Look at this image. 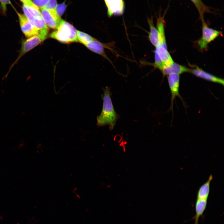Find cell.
<instances>
[{
  "label": "cell",
  "instance_id": "cell-13",
  "mask_svg": "<svg viewBox=\"0 0 224 224\" xmlns=\"http://www.w3.org/2000/svg\"><path fill=\"white\" fill-rule=\"evenodd\" d=\"M22 8L24 14L30 22L36 28L40 31L49 30L48 27L42 17H35L31 15L28 12L24 5H23Z\"/></svg>",
  "mask_w": 224,
  "mask_h": 224
},
{
  "label": "cell",
  "instance_id": "cell-8",
  "mask_svg": "<svg viewBox=\"0 0 224 224\" xmlns=\"http://www.w3.org/2000/svg\"><path fill=\"white\" fill-rule=\"evenodd\" d=\"M107 8V15L109 17L113 16L122 15L125 9L124 0H104Z\"/></svg>",
  "mask_w": 224,
  "mask_h": 224
},
{
  "label": "cell",
  "instance_id": "cell-12",
  "mask_svg": "<svg viewBox=\"0 0 224 224\" xmlns=\"http://www.w3.org/2000/svg\"><path fill=\"white\" fill-rule=\"evenodd\" d=\"M190 68L174 62L169 66H163L161 71L165 76L172 73L179 75L185 72H190Z\"/></svg>",
  "mask_w": 224,
  "mask_h": 224
},
{
  "label": "cell",
  "instance_id": "cell-10",
  "mask_svg": "<svg viewBox=\"0 0 224 224\" xmlns=\"http://www.w3.org/2000/svg\"><path fill=\"white\" fill-rule=\"evenodd\" d=\"M165 22L164 16H159L156 22V28L158 32L159 44L156 48L158 49H167L165 32Z\"/></svg>",
  "mask_w": 224,
  "mask_h": 224
},
{
  "label": "cell",
  "instance_id": "cell-22",
  "mask_svg": "<svg viewBox=\"0 0 224 224\" xmlns=\"http://www.w3.org/2000/svg\"><path fill=\"white\" fill-rule=\"evenodd\" d=\"M33 3L41 9L45 6L50 0H31Z\"/></svg>",
  "mask_w": 224,
  "mask_h": 224
},
{
  "label": "cell",
  "instance_id": "cell-16",
  "mask_svg": "<svg viewBox=\"0 0 224 224\" xmlns=\"http://www.w3.org/2000/svg\"><path fill=\"white\" fill-rule=\"evenodd\" d=\"M213 178L212 175L209 176L208 180L199 188L197 194V199H207L210 191V185Z\"/></svg>",
  "mask_w": 224,
  "mask_h": 224
},
{
  "label": "cell",
  "instance_id": "cell-24",
  "mask_svg": "<svg viewBox=\"0 0 224 224\" xmlns=\"http://www.w3.org/2000/svg\"><path fill=\"white\" fill-rule=\"evenodd\" d=\"M23 3V5L28 6L34 7L36 6L32 2L31 0H20Z\"/></svg>",
  "mask_w": 224,
  "mask_h": 224
},
{
  "label": "cell",
  "instance_id": "cell-6",
  "mask_svg": "<svg viewBox=\"0 0 224 224\" xmlns=\"http://www.w3.org/2000/svg\"><path fill=\"white\" fill-rule=\"evenodd\" d=\"M17 14L21 30L26 37L29 38L39 34L42 31L34 26L24 14L19 13Z\"/></svg>",
  "mask_w": 224,
  "mask_h": 224
},
{
  "label": "cell",
  "instance_id": "cell-19",
  "mask_svg": "<svg viewBox=\"0 0 224 224\" xmlns=\"http://www.w3.org/2000/svg\"><path fill=\"white\" fill-rule=\"evenodd\" d=\"M0 7L2 14L6 15L7 11V5L9 4L14 8L10 0H0Z\"/></svg>",
  "mask_w": 224,
  "mask_h": 224
},
{
  "label": "cell",
  "instance_id": "cell-21",
  "mask_svg": "<svg viewBox=\"0 0 224 224\" xmlns=\"http://www.w3.org/2000/svg\"><path fill=\"white\" fill-rule=\"evenodd\" d=\"M57 6V0H50L47 4L43 8L56 11Z\"/></svg>",
  "mask_w": 224,
  "mask_h": 224
},
{
  "label": "cell",
  "instance_id": "cell-20",
  "mask_svg": "<svg viewBox=\"0 0 224 224\" xmlns=\"http://www.w3.org/2000/svg\"><path fill=\"white\" fill-rule=\"evenodd\" d=\"M154 67L159 69L161 71L163 67L162 62L157 53L155 51Z\"/></svg>",
  "mask_w": 224,
  "mask_h": 224
},
{
  "label": "cell",
  "instance_id": "cell-4",
  "mask_svg": "<svg viewBox=\"0 0 224 224\" xmlns=\"http://www.w3.org/2000/svg\"><path fill=\"white\" fill-rule=\"evenodd\" d=\"M201 20L202 23V36L198 41L197 44L201 50H206L208 44L221 35L222 32L209 27L204 18Z\"/></svg>",
  "mask_w": 224,
  "mask_h": 224
},
{
  "label": "cell",
  "instance_id": "cell-2",
  "mask_svg": "<svg viewBox=\"0 0 224 224\" xmlns=\"http://www.w3.org/2000/svg\"><path fill=\"white\" fill-rule=\"evenodd\" d=\"M49 37L64 43L78 42L77 30L71 24L63 20L58 29L51 33Z\"/></svg>",
  "mask_w": 224,
  "mask_h": 224
},
{
  "label": "cell",
  "instance_id": "cell-23",
  "mask_svg": "<svg viewBox=\"0 0 224 224\" xmlns=\"http://www.w3.org/2000/svg\"><path fill=\"white\" fill-rule=\"evenodd\" d=\"M67 6L64 2L57 5L56 9L57 12L60 16L63 14L66 10Z\"/></svg>",
  "mask_w": 224,
  "mask_h": 224
},
{
  "label": "cell",
  "instance_id": "cell-5",
  "mask_svg": "<svg viewBox=\"0 0 224 224\" xmlns=\"http://www.w3.org/2000/svg\"><path fill=\"white\" fill-rule=\"evenodd\" d=\"M42 19L46 26L50 28L56 30L59 26L62 21L57 11L41 9Z\"/></svg>",
  "mask_w": 224,
  "mask_h": 224
},
{
  "label": "cell",
  "instance_id": "cell-17",
  "mask_svg": "<svg viewBox=\"0 0 224 224\" xmlns=\"http://www.w3.org/2000/svg\"><path fill=\"white\" fill-rule=\"evenodd\" d=\"M194 4L199 14L200 20L204 18V14L211 13L210 7L205 5L201 0H190Z\"/></svg>",
  "mask_w": 224,
  "mask_h": 224
},
{
  "label": "cell",
  "instance_id": "cell-1",
  "mask_svg": "<svg viewBox=\"0 0 224 224\" xmlns=\"http://www.w3.org/2000/svg\"><path fill=\"white\" fill-rule=\"evenodd\" d=\"M110 88L106 86L103 89L104 93L102 96L103 100L102 108L100 114L97 117V124L98 127L108 125L110 129L112 130L119 116L114 108L111 99L112 93Z\"/></svg>",
  "mask_w": 224,
  "mask_h": 224
},
{
  "label": "cell",
  "instance_id": "cell-15",
  "mask_svg": "<svg viewBox=\"0 0 224 224\" xmlns=\"http://www.w3.org/2000/svg\"><path fill=\"white\" fill-rule=\"evenodd\" d=\"M207 199H197L195 204V214L193 217L194 224H198L199 217L202 216L207 205Z\"/></svg>",
  "mask_w": 224,
  "mask_h": 224
},
{
  "label": "cell",
  "instance_id": "cell-18",
  "mask_svg": "<svg viewBox=\"0 0 224 224\" xmlns=\"http://www.w3.org/2000/svg\"><path fill=\"white\" fill-rule=\"evenodd\" d=\"M77 38L78 42L84 45L96 39L88 34L79 30H77Z\"/></svg>",
  "mask_w": 224,
  "mask_h": 224
},
{
  "label": "cell",
  "instance_id": "cell-9",
  "mask_svg": "<svg viewBox=\"0 0 224 224\" xmlns=\"http://www.w3.org/2000/svg\"><path fill=\"white\" fill-rule=\"evenodd\" d=\"M190 72L196 77L204 80L224 85L223 79L207 72L197 66L194 68L191 69Z\"/></svg>",
  "mask_w": 224,
  "mask_h": 224
},
{
  "label": "cell",
  "instance_id": "cell-3",
  "mask_svg": "<svg viewBox=\"0 0 224 224\" xmlns=\"http://www.w3.org/2000/svg\"><path fill=\"white\" fill-rule=\"evenodd\" d=\"M48 31H42L39 34L28 38L22 41L20 54L11 68L26 53L43 42L47 37Z\"/></svg>",
  "mask_w": 224,
  "mask_h": 224
},
{
  "label": "cell",
  "instance_id": "cell-14",
  "mask_svg": "<svg viewBox=\"0 0 224 224\" xmlns=\"http://www.w3.org/2000/svg\"><path fill=\"white\" fill-rule=\"evenodd\" d=\"M147 21L150 30L148 38L152 44L156 48L158 46L159 42L158 31L154 25L152 17L148 18Z\"/></svg>",
  "mask_w": 224,
  "mask_h": 224
},
{
  "label": "cell",
  "instance_id": "cell-11",
  "mask_svg": "<svg viewBox=\"0 0 224 224\" xmlns=\"http://www.w3.org/2000/svg\"><path fill=\"white\" fill-rule=\"evenodd\" d=\"M84 45L91 51L101 55L111 63V62L105 52V48H107L108 47L107 45L96 39Z\"/></svg>",
  "mask_w": 224,
  "mask_h": 224
},
{
  "label": "cell",
  "instance_id": "cell-7",
  "mask_svg": "<svg viewBox=\"0 0 224 224\" xmlns=\"http://www.w3.org/2000/svg\"><path fill=\"white\" fill-rule=\"evenodd\" d=\"M168 81L171 93V105L170 110L173 111L174 100L176 97H178L182 100L183 104L184 102L179 94L180 77L179 75L172 73L168 75Z\"/></svg>",
  "mask_w": 224,
  "mask_h": 224
}]
</instances>
